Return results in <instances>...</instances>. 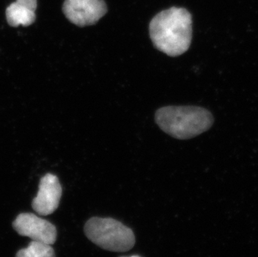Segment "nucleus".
Here are the masks:
<instances>
[{"mask_svg":"<svg viewBox=\"0 0 258 257\" xmlns=\"http://www.w3.org/2000/svg\"><path fill=\"white\" fill-rule=\"evenodd\" d=\"M131 257H140V256H138V255H132V256H131Z\"/></svg>","mask_w":258,"mask_h":257,"instance_id":"nucleus-9","label":"nucleus"},{"mask_svg":"<svg viewBox=\"0 0 258 257\" xmlns=\"http://www.w3.org/2000/svg\"><path fill=\"white\" fill-rule=\"evenodd\" d=\"M37 0H16L6 10V19L10 26H29L36 19Z\"/></svg>","mask_w":258,"mask_h":257,"instance_id":"nucleus-7","label":"nucleus"},{"mask_svg":"<svg viewBox=\"0 0 258 257\" xmlns=\"http://www.w3.org/2000/svg\"><path fill=\"white\" fill-rule=\"evenodd\" d=\"M13 227L22 236L34 241L53 245L56 241V227L49 221L32 213H21L13 222Z\"/></svg>","mask_w":258,"mask_h":257,"instance_id":"nucleus-5","label":"nucleus"},{"mask_svg":"<svg viewBox=\"0 0 258 257\" xmlns=\"http://www.w3.org/2000/svg\"><path fill=\"white\" fill-rule=\"evenodd\" d=\"M156 123L166 134L179 140L194 138L213 124L212 113L197 106H166L156 113Z\"/></svg>","mask_w":258,"mask_h":257,"instance_id":"nucleus-2","label":"nucleus"},{"mask_svg":"<svg viewBox=\"0 0 258 257\" xmlns=\"http://www.w3.org/2000/svg\"><path fill=\"white\" fill-rule=\"evenodd\" d=\"M154 46L176 57L187 51L192 39V19L188 10L172 7L159 13L150 23Z\"/></svg>","mask_w":258,"mask_h":257,"instance_id":"nucleus-1","label":"nucleus"},{"mask_svg":"<svg viewBox=\"0 0 258 257\" xmlns=\"http://www.w3.org/2000/svg\"><path fill=\"white\" fill-rule=\"evenodd\" d=\"M63 12L74 25L88 26L96 24L107 13V6L104 0H66Z\"/></svg>","mask_w":258,"mask_h":257,"instance_id":"nucleus-4","label":"nucleus"},{"mask_svg":"<svg viewBox=\"0 0 258 257\" xmlns=\"http://www.w3.org/2000/svg\"><path fill=\"white\" fill-rule=\"evenodd\" d=\"M85 233L95 245L115 252L128 251L136 243L133 231L112 218L90 219L85 226Z\"/></svg>","mask_w":258,"mask_h":257,"instance_id":"nucleus-3","label":"nucleus"},{"mask_svg":"<svg viewBox=\"0 0 258 257\" xmlns=\"http://www.w3.org/2000/svg\"><path fill=\"white\" fill-rule=\"evenodd\" d=\"M16 257H55L51 245L32 240L25 249L18 251Z\"/></svg>","mask_w":258,"mask_h":257,"instance_id":"nucleus-8","label":"nucleus"},{"mask_svg":"<svg viewBox=\"0 0 258 257\" xmlns=\"http://www.w3.org/2000/svg\"><path fill=\"white\" fill-rule=\"evenodd\" d=\"M62 187L57 176L47 174L39 182V191L33 200L32 207L41 216H49L56 211L59 205Z\"/></svg>","mask_w":258,"mask_h":257,"instance_id":"nucleus-6","label":"nucleus"}]
</instances>
